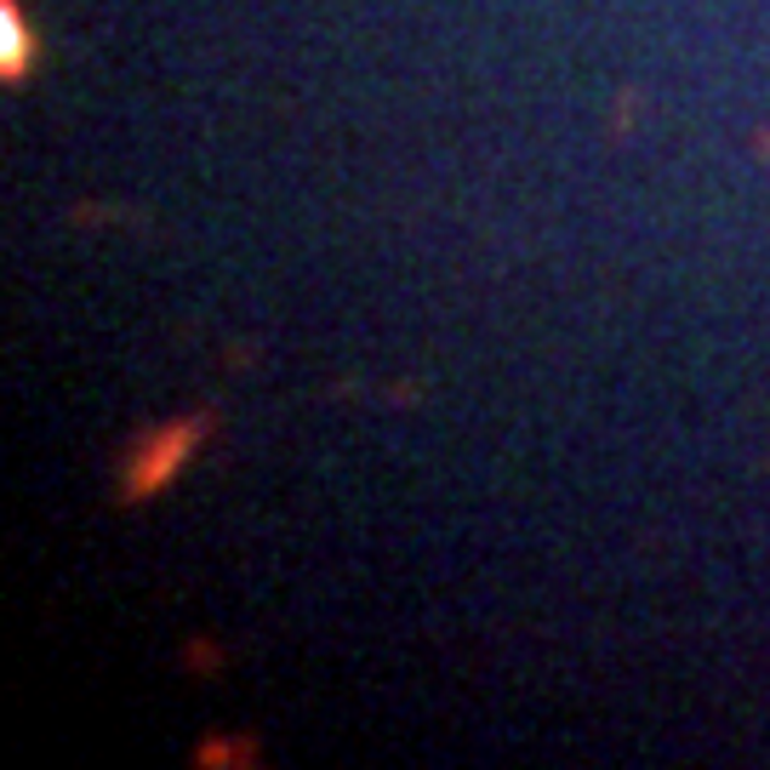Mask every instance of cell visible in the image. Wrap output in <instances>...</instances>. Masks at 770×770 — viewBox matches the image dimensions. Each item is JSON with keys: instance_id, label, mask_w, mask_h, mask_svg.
I'll return each mask as SVG.
<instances>
[{"instance_id": "1", "label": "cell", "mask_w": 770, "mask_h": 770, "mask_svg": "<svg viewBox=\"0 0 770 770\" xmlns=\"http://www.w3.org/2000/svg\"><path fill=\"white\" fill-rule=\"evenodd\" d=\"M189 440H194V429H178V434H166V440H155V445H148V452L137 457V468H132V485L137 491H148V485H160L166 474H171V462H178L183 452H189Z\"/></svg>"}, {"instance_id": "2", "label": "cell", "mask_w": 770, "mask_h": 770, "mask_svg": "<svg viewBox=\"0 0 770 770\" xmlns=\"http://www.w3.org/2000/svg\"><path fill=\"white\" fill-rule=\"evenodd\" d=\"M0 63H7V74H17L23 63H29V35H23L12 7H0Z\"/></svg>"}]
</instances>
